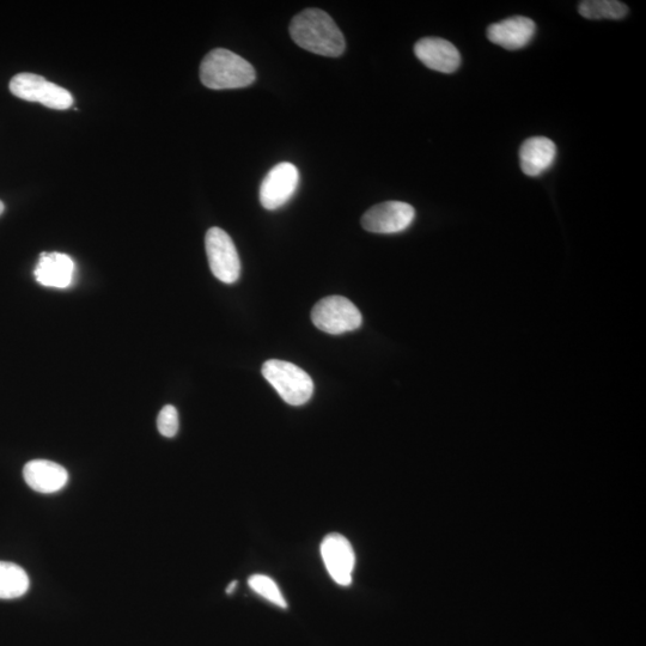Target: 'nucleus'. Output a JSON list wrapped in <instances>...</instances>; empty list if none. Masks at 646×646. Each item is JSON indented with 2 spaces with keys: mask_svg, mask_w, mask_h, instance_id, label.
I'll list each match as a JSON object with an SVG mask.
<instances>
[{
  "mask_svg": "<svg viewBox=\"0 0 646 646\" xmlns=\"http://www.w3.org/2000/svg\"><path fill=\"white\" fill-rule=\"evenodd\" d=\"M578 11L588 20H621L629 9L617 0H585L578 5Z\"/></svg>",
  "mask_w": 646,
  "mask_h": 646,
  "instance_id": "obj_16",
  "label": "nucleus"
},
{
  "mask_svg": "<svg viewBox=\"0 0 646 646\" xmlns=\"http://www.w3.org/2000/svg\"><path fill=\"white\" fill-rule=\"evenodd\" d=\"M291 39L295 44L319 56L337 58L343 56L346 41L343 33L327 12L307 9L292 18Z\"/></svg>",
  "mask_w": 646,
  "mask_h": 646,
  "instance_id": "obj_1",
  "label": "nucleus"
},
{
  "mask_svg": "<svg viewBox=\"0 0 646 646\" xmlns=\"http://www.w3.org/2000/svg\"><path fill=\"white\" fill-rule=\"evenodd\" d=\"M248 584L255 593L272 602L273 605L288 608V603H286L282 591H280L277 583L272 578L265 575H254L249 578Z\"/></svg>",
  "mask_w": 646,
  "mask_h": 646,
  "instance_id": "obj_17",
  "label": "nucleus"
},
{
  "mask_svg": "<svg viewBox=\"0 0 646 646\" xmlns=\"http://www.w3.org/2000/svg\"><path fill=\"white\" fill-rule=\"evenodd\" d=\"M321 556L332 580L343 587L352 583L356 565V554L350 541L344 535L329 534L321 544Z\"/></svg>",
  "mask_w": 646,
  "mask_h": 646,
  "instance_id": "obj_9",
  "label": "nucleus"
},
{
  "mask_svg": "<svg viewBox=\"0 0 646 646\" xmlns=\"http://www.w3.org/2000/svg\"><path fill=\"white\" fill-rule=\"evenodd\" d=\"M557 146L546 137L529 138L521 146L520 163L524 174L536 178L553 166Z\"/></svg>",
  "mask_w": 646,
  "mask_h": 646,
  "instance_id": "obj_13",
  "label": "nucleus"
},
{
  "mask_svg": "<svg viewBox=\"0 0 646 646\" xmlns=\"http://www.w3.org/2000/svg\"><path fill=\"white\" fill-rule=\"evenodd\" d=\"M75 273V264L69 255L42 253L34 274L41 285L64 289L70 286Z\"/></svg>",
  "mask_w": 646,
  "mask_h": 646,
  "instance_id": "obj_14",
  "label": "nucleus"
},
{
  "mask_svg": "<svg viewBox=\"0 0 646 646\" xmlns=\"http://www.w3.org/2000/svg\"><path fill=\"white\" fill-rule=\"evenodd\" d=\"M12 95L28 102H39L47 108L65 111L73 105V96L59 85L34 73H18L9 85Z\"/></svg>",
  "mask_w": 646,
  "mask_h": 646,
  "instance_id": "obj_4",
  "label": "nucleus"
},
{
  "mask_svg": "<svg viewBox=\"0 0 646 646\" xmlns=\"http://www.w3.org/2000/svg\"><path fill=\"white\" fill-rule=\"evenodd\" d=\"M23 477L30 489L51 495L63 490L69 481V473L63 466L47 460H34L23 469Z\"/></svg>",
  "mask_w": 646,
  "mask_h": 646,
  "instance_id": "obj_12",
  "label": "nucleus"
},
{
  "mask_svg": "<svg viewBox=\"0 0 646 646\" xmlns=\"http://www.w3.org/2000/svg\"><path fill=\"white\" fill-rule=\"evenodd\" d=\"M4 210H5V206L2 203V201H0V216H2V213L4 212Z\"/></svg>",
  "mask_w": 646,
  "mask_h": 646,
  "instance_id": "obj_20",
  "label": "nucleus"
},
{
  "mask_svg": "<svg viewBox=\"0 0 646 646\" xmlns=\"http://www.w3.org/2000/svg\"><path fill=\"white\" fill-rule=\"evenodd\" d=\"M535 32L533 20L524 16H514L492 24L487 29V39L505 50L516 51L526 47L533 40Z\"/></svg>",
  "mask_w": 646,
  "mask_h": 646,
  "instance_id": "obj_10",
  "label": "nucleus"
},
{
  "mask_svg": "<svg viewBox=\"0 0 646 646\" xmlns=\"http://www.w3.org/2000/svg\"><path fill=\"white\" fill-rule=\"evenodd\" d=\"M416 57L429 69L453 73L461 65L459 50L447 40L441 38H424L414 46Z\"/></svg>",
  "mask_w": 646,
  "mask_h": 646,
  "instance_id": "obj_11",
  "label": "nucleus"
},
{
  "mask_svg": "<svg viewBox=\"0 0 646 646\" xmlns=\"http://www.w3.org/2000/svg\"><path fill=\"white\" fill-rule=\"evenodd\" d=\"M237 583H239V582L234 581V582L230 583L229 587L227 588V594L230 595V594L234 593V590L237 588Z\"/></svg>",
  "mask_w": 646,
  "mask_h": 646,
  "instance_id": "obj_19",
  "label": "nucleus"
},
{
  "mask_svg": "<svg viewBox=\"0 0 646 646\" xmlns=\"http://www.w3.org/2000/svg\"><path fill=\"white\" fill-rule=\"evenodd\" d=\"M300 184V172L294 164L279 163L273 167L262 181L260 203L266 210H277L294 197Z\"/></svg>",
  "mask_w": 646,
  "mask_h": 646,
  "instance_id": "obj_8",
  "label": "nucleus"
},
{
  "mask_svg": "<svg viewBox=\"0 0 646 646\" xmlns=\"http://www.w3.org/2000/svg\"><path fill=\"white\" fill-rule=\"evenodd\" d=\"M205 248L213 276L225 284L237 282L241 261L231 237L222 229L211 228L205 237Z\"/></svg>",
  "mask_w": 646,
  "mask_h": 646,
  "instance_id": "obj_6",
  "label": "nucleus"
},
{
  "mask_svg": "<svg viewBox=\"0 0 646 646\" xmlns=\"http://www.w3.org/2000/svg\"><path fill=\"white\" fill-rule=\"evenodd\" d=\"M157 428L164 437L173 438L179 431V413L172 405L162 408L157 418Z\"/></svg>",
  "mask_w": 646,
  "mask_h": 646,
  "instance_id": "obj_18",
  "label": "nucleus"
},
{
  "mask_svg": "<svg viewBox=\"0 0 646 646\" xmlns=\"http://www.w3.org/2000/svg\"><path fill=\"white\" fill-rule=\"evenodd\" d=\"M200 79L206 88L212 90L240 89L253 84L257 72L239 54L217 48L201 62Z\"/></svg>",
  "mask_w": 646,
  "mask_h": 646,
  "instance_id": "obj_2",
  "label": "nucleus"
},
{
  "mask_svg": "<svg viewBox=\"0 0 646 646\" xmlns=\"http://www.w3.org/2000/svg\"><path fill=\"white\" fill-rule=\"evenodd\" d=\"M312 321L320 331L339 335L356 331L362 326L363 318L359 309L350 300L341 296L323 298L316 303Z\"/></svg>",
  "mask_w": 646,
  "mask_h": 646,
  "instance_id": "obj_5",
  "label": "nucleus"
},
{
  "mask_svg": "<svg viewBox=\"0 0 646 646\" xmlns=\"http://www.w3.org/2000/svg\"><path fill=\"white\" fill-rule=\"evenodd\" d=\"M29 587V577L21 566L0 562V600L18 599L27 594Z\"/></svg>",
  "mask_w": 646,
  "mask_h": 646,
  "instance_id": "obj_15",
  "label": "nucleus"
},
{
  "mask_svg": "<svg viewBox=\"0 0 646 646\" xmlns=\"http://www.w3.org/2000/svg\"><path fill=\"white\" fill-rule=\"evenodd\" d=\"M261 373L286 404L302 406L312 399L314 394L312 377L297 365L279 361V359H270L262 365Z\"/></svg>",
  "mask_w": 646,
  "mask_h": 646,
  "instance_id": "obj_3",
  "label": "nucleus"
},
{
  "mask_svg": "<svg viewBox=\"0 0 646 646\" xmlns=\"http://www.w3.org/2000/svg\"><path fill=\"white\" fill-rule=\"evenodd\" d=\"M416 218L413 206L402 201H387L364 213L362 227L374 234H398L411 227Z\"/></svg>",
  "mask_w": 646,
  "mask_h": 646,
  "instance_id": "obj_7",
  "label": "nucleus"
}]
</instances>
